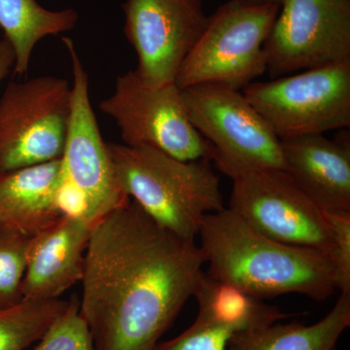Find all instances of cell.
I'll return each mask as SVG.
<instances>
[{
  "label": "cell",
  "mask_w": 350,
  "mask_h": 350,
  "mask_svg": "<svg viewBox=\"0 0 350 350\" xmlns=\"http://www.w3.org/2000/svg\"><path fill=\"white\" fill-rule=\"evenodd\" d=\"M193 297L199 308L196 321L227 329L234 335L273 325L293 317L229 283L211 278L204 271L198 278Z\"/></svg>",
  "instance_id": "16"
},
{
  "label": "cell",
  "mask_w": 350,
  "mask_h": 350,
  "mask_svg": "<svg viewBox=\"0 0 350 350\" xmlns=\"http://www.w3.org/2000/svg\"><path fill=\"white\" fill-rule=\"evenodd\" d=\"M31 239L0 229V310L23 301L22 284Z\"/></svg>",
  "instance_id": "20"
},
{
  "label": "cell",
  "mask_w": 350,
  "mask_h": 350,
  "mask_svg": "<svg viewBox=\"0 0 350 350\" xmlns=\"http://www.w3.org/2000/svg\"><path fill=\"white\" fill-rule=\"evenodd\" d=\"M199 237L208 264L207 275L255 298L296 293L324 301L337 290L330 258L312 248L269 239L231 209L206 214Z\"/></svg>",
  "instance_id": "2"
},
{
  "label": "cell",
  "mask_w": 350,
  "mask_h": 350,
  "mask_svg": "<svg viewBox=\"0 0 350 350\" xmlns=\"http://www.w3.org/2000/svg\"><path fill=\"white\" fill-rule=\"evenodd\" d=\"M285 172L324 213H350V137L304 135L283 140Z\"/></svg>",
  "instance_id": "14"
},
{
  "label": "cell",
  "mask_w": 350,
  "mask_h": 350,
  "mask_svg": "<svg viewBox=\"0 0 350 350\" xmlns=\"http://www.w3.org/2000/svg\"><path fill=\"white\" fill-rule=\"evenodd\" d=\"M350 326V294L340 293L335 306L317 323L273 324L232 335L227 350H336Z\"/></svg>",
  "instance_id": "17"
},
{
  "label": "cell",
  "mask_w": 350,
  "mask_h": 350,
  "mask_svg": "<svg viewBox=\"0 0 350 350\" xmlns=\"http://www.w3.org/2000/svg\"><path fill=\"white\" fill-rule=\"evenodd\" d=\"M204 264L195 241L162 229L133 200L96 221L79 301L94 350H154Z\"/></svg>",
  "instance_id": "1"
},
{
  "label": "cell",
  "mask_w": 350,
  "mask_h": 350,
  "mask_svg": "<svg viewBox=\"0 0 350 350\" xmlns=\"http://www.w3.org/2000/svg\"><path fill=\"white\" fill-rule=\"evenodd\" d=\"M264 44L271 78L350 61V0H283Z\"/></svg>",
  "instance_id": "11"
},
{
  "label": "cell",
  "mask_w": 350,
  "mask_h": 350,
  "mask_svg": "<svg viewBox=\"0 0 350 350\" xmlns=\"http://www.w3.org/2000/svg\"><path fill=\"white\" fill-rule=\"evenodd\" d=\"M107 146L126 194L177 238L195 241L204 216L225 208L211 161H181L146 146Z\"/></svg>",
  "instance_id": "3"
},
{
  "label": "cell",
  "mask_w": 350,
  "mask_h": 350,
  "mask_svg": "<svg viewBox=\"0 0 350 350\" xmlns=\"http://www.w3.org/2000/svg\"><path fill=\"white\" fill-rule=\"evenodd\" d=\"M70 114L68 80L9 83L0 98V174L61 159Z\"/></svg>",
  "instance_id": "9"
},
{
  "label": "cell",
  "mask_w": 350,
  "mask_h": 350,
  "mask_svg": "<svg viewBox=\"0 0 350 350\" xmlns=\"http://www.w3.org/2000/svg\"><path fill=\"white\" fill-rule=\"evenodd\" d=\"M243 93L280 142L350 126V61L255 81Z\"/></svg>",
  "instance_id": "7"
},
{
  "label": "cell",
  "mask_w": 350,
  "mask_h": 350,
  "mask_svg": "<svg viewBox=\"0 0 350 350\" xmlns=\"http://www.w3.org/2000/svg\"><path fill=\"white\" fill-rule=\"evenodd\" d=\"M33 350H94L93 338L80 313L79 301H68L64 312L45 332Z\"/></svg>",
  "instance_id": "21"
},
{
  "label": "cell",
  "mask_w": 350,
  "mask_h": 350,
  "mask_svg": "<svg viewBox=\"0 0 350 350\" xmlns=\"http://www.w3.org/2000/svg\"><path fill=\"white\" fill-rule=\"evenodd\" d=\"M62 160L0 174V229L33 238L64 211Z\"/></svg>",
  "instance_id": "15"
},
{
  "label": "cell",
  "mask_w": 350,
  "mask_h": 350,
  "mask_svg": "<svg viewBox=\"0 0 350 350\" xmlns=\"http://www.w3.org/2000/svg\"><path fill=\"white\" fill-rule=\"evenodd\" d=\"M213 163L232 179L229 209L232 213L269 239L312 248L332 261L334 239L325 213L284 170L244 167L220 160Z\"/></svg>",
  "instance_id": "5"
},
{
  "label": "cell",
  "mask_w": 350,
  "mask_h": 350,
  "mask_svg": "<svg viewBox=\"0 0 350 350\" xmlns=\"http://www.w3.org/2000/svg\"><path fill=\"white\" fill-rule=\"evenodd\" d=\"M63 42L70 57L73 84L71 114L63 156L64 213L83 216L94 223L131 202L115 172L107 144L103 142L91 100L89 76L75 42Z\"/></svg>",
  "instance_id": "4"
},
{
  "label": "cell",
  "mask_w": 350,
  "mask_h": 350,
  "mask_svg": "<svg viewBox=\"0 0 350 350\" xmlns=\"http://www.w3.org/2000/svg\"><path fill=\"white\" fill-rule=\"evenodd\" d=\"M68 301L23 300L0 310V350H25L38 342Z\"/></svg>",
  "instance_id": "19"
},
{
  "label": "cell",
  "mask_w": 350,
  "mask_h": 350,
  "mask_svg": "<svg viewBox=\"0 0 350 350\" xmlns=\"http://www.w3.org/2000/svg\"><path fill=\"white\" fill-rule=\"evenodd\" d=\"M93 223L64 213L31 239L22 284L23 300H55L84 275L85 255Z\"/></svg>",
  "instance_id": "13"
},
{
  "label": "cell",
  "mask_w": 350,
  "mask_h": 350,
  "mask_svg": "<svg viewBox=\"0 0 350 350\" xmlns=\"http://www.w3.org/2000/svg\"><path fill=\"white\" fill-rule=\"evenodd\" d=\"M234 334L196 321L176 338L159 342L154 350H227Z\"/></svg>",
  "instance_id": "22"
},
{
  "label": "cell",
  "mask_w": 350,
  "mask_h": 350,
  "mask_svg": "<svg viewBox=\"0 0 350 350\" xmlns=\"http://www.w3.org/2000/svg\"><path fill=\"white\" fill-rule=\"evenodd\" d=\"M78 19L73 8L49 10L38 0H0V27L15 54V75H27L39 41L71 31Z\"/></svg>",
  "instance_id": "18"
},
{
  "label": "cell",
  "mask_w": 350,
  "mask_h": 350,
  "mask_svg": "<svg viewBox=\"0 0 350 350\" xmlns=\"http://www.w3.org/2000/svg\"><path fill=\"white\" fill-rule=\"evenodd\" d=\"M334 239L332 262L336 271L337 290L350 294V213H325Z\"/></svg>",
  "instance_id": "23"
},
{
  "label": "cell",
  "mask_w": 350,
  "mask_h": 350,
  "mask_svg": "<svg viewBox=\"0 0 350 350\" xmlns=\"http://www.w3.org/2000/svg\"><path fill=\"white\" fill-rule=\"evenodd\" d=\"M122 7L138 75L152 85L174 83L208 19L202 0H126Z\"/></svg>",
  "instance_id": "12"
},
{
  "label": "cell",
  "mask_w": 350,
  "mask_h": 350,
  "mask_svg": "<svg viewBox=\"0 0 350 350\" xmlns=\"http://www.w3.org/2000/svg\"><path fill=\"white\" fill-rule=\"evenodd\" d=\"M245 6H282L283 0H232Z\"/></svg>",
  "instance_id": "25"
},
{
  "label": "cell",
  "mask_w": 350,
  "mask_h": 350,
  "mask_svg": "<svg viewBox=\"0 0 350 350\" xmlns=\"http://www.w3.org/2000/svg\"><path fill=\"white\" fill-rule=\"evenodd\" d=\"M189 119L213 145V160L285 170L282 144L243 92L225 85L181 90Z\"/></svg>",
  "instance_id": "10"
},
{
  "label": "cell",
  "mask_w": 350,
  "mask_h": 350,
  "mask_svg": "<svg viewBox=\"0 0 350 350\" xmlns=\"http://www.w3.org/2000/svg\"><path fill=\"white\" fill-rule=\"evenodd\" d=\"M15 64V54L5 38L0 39V82L8 75Z\"/></svg>",
  "instance_id": "24"
},
{
  "label": "cell",
  "mask_w": 350,
  "mask_h": 350,
  "mask_svg": "<svg viewBox=\"0 0 350 350\" xmlns=\"http://www.w3.org/2000/svg\"><path fill=\"white\" fill-rule=\"evenodd\" d=\"M280 7L245 6L230 0L206 27L177 73L181 90L199 84L243 90L267 71L264 44Z\"/></svg>",
  "instance_id": "6"
},
{
  "label": "cell",
  "mask_w": 350,
  "mask_h": 350,
  "mask_svg": "<svg viewBox=\"0 0 350 350\" xmlns=\"http://www.w3.org/2000/svg\"><path fill=\"white\" fill-rule=\"evenodd\" d=\"M126 146H146L181 161L213 160V145L189 119L176 83L152 85L130 70L117 77L114 93L101 100Z\"/></svg>",
  "instance_id": "8"
}]
</instances>
